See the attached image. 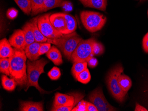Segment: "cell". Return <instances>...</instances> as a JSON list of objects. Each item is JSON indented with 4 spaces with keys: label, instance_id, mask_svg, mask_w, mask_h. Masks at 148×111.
I'll list each match as a JSON object with an SVG mask.
<instances>
[{
    "label": "cell",
    "instance_id": "4",
    "mask_svg": "<svg viewBox=\"0 0 148 111\" xmlns=\"http://www.w3.org/2000/svg\"><path fill=\"white\" fill-rule=\"evenodd\" d=\"M124 69L121 65H118L110 72L106 78V83L110 92L112 96L119 102L123 101L127 93L121 88L118 79L123 73Z\"/></svg>",
    "mask_w": 148,
    "mask_h": 111
},
{
    "label": "cell",
    "instance_id": "18",
    "mask_svg": "<svg viewBox=\"0 0 148 111\" xmlns=\"http://www.w3.org/2000/svg\"><path fill=\"white\" fill-rule=\"evenodd\" d=\"M22 30L24 31V35H25L26 46L30 44L35 42L31 21L27 22L23 26V27H22Z\"/></svg>",
    "mask_w": 148,
    "mask_h": 111
},
{
    "label": "cell",
    "instance_id": "43",
    "mask_svg": "<svg viewBox=\"0 0 148 111\" xmlns=\"http://www.w3.org/2000/svg\"></svg>",
    "mask_w": 148,
    "mask_h": 111
},
{
    "label": "cell",
    "instance_id": "8",
    "mask_svg": "<svg viewBox=\"0 0 148 111\" xmlns=\"http://www.w3.org/2000/svg\"><path fill=\"white\" fill-rule=\"evenodd\" d=\"M89 100L96 107L98 111H111L116 110L107 102L101 87L97 88L92 91L89 96Z\"/></svg>",
    "mask_w": 148,
    "mask_h": 111
},
{
    "label": "cell",
    "instance_id": "32",
    "mask_svg": "<svg viewBox=\"0 0 148 111\" xmlns=\"http://www.w3.org/2000/svg\"><path fill=\"white\" fill-rule=\"evenodd\" d=\"M74 106H55L53 105V107L51 109L52 111H71L74 108Z\"/></svg>",
    "mask_w": 148,
    "mask_h": 111
},
{
    "label": "cell",
    "instance_id": "19",
    "mask_svg": "<svg viewBox=\"0 0 148 111\" xmlns=\"http://www.w3.org/2000/svg\"><path fill=\"white\" fill-rule=\"evenodd\" d=\"M66 23V29L64 34L71 33L77 29V23L74 16L68 14H64Z\"/></svg>",
    "mask_w": 148,
    "mask_h": 111
},
{
    "label": "cell",
    "instance_id": "12",
    "mask_svg": "<svg viewBox=\"0 0 148 111\" xmlns=\"http://www.w3.org/2000/svg\"><path fill=\"white\" fill-rule=\"evenodd\" d=\"M43 43L35 42L27 46L25 51L26 55L29 60L34 61L39 59L40 56L39 53V49Z\"/></svg>",
    "mask_w": 148,
    "mask_h": 111
},
{
    "label": "cell",
    "instance_id": "31",
    "mask_svg": "<svg viewBox=\"0 0 148 111\" xmlns=\"http://www.w3.org/2000/svg\"><path fill=\"white\" fill-rule=\"evenodd\" d=\"M51 48V45L50 43H43L41 46L40 47L39 51V54L40 55H41L45 54H46L50 49Z\"/></svg>",
    "mask_w": 148,
    "mask_h": 111
},
{
    "label": "cell",
    "instance_id": "2",
    "mask_svg": "<svg viewBox=\"0 0 148 111\" xmlns=\"http://www.w3.org/2000/svg\"><path fill=\"white\" fill-rule=\"evenodd\" d=\"M49 61L42 58L39 60L32 61L28 60L27 64V73L28 82L26 86L25 91H27L30 87H35L41 94L49 93L39 86L38 83L40 75L45 73L44 68Z\"/></svg>",
    "mask_w": 148,
    "mask_h": 111
},
{
    "label": "cell",
    "instance_id": "24",
    "mask_svg": "<svg viewBox=\"0 0 148 111\" xmlns=\"http://www.w3.org/2000/svg\"><path fill=\"white\" fill-rule=\"evenodd\" d=\"M87 68V63L85 62H76L73 63V67L71 69L72 74L75 78H77L78 75Z\"/></svg>",
    "mask_w": 148,
    "mask_h": 111
},
{
    "label": "cell",
    "instance_id": "9",
    "mask_svg": "<svg viewBox=\"0 0 148 111\" xmlns=\"http://www.w3.org/2000/svg\"><path fill=\"white\" fill-rule=\"evenodd\" d=\"M9 42L12 47L21 50H25L26 45L24 31L22 29L16 30L9 38Z\"/></svg>",
    "mask_w": 148,
    "mask_h": 111
},
{
    "label": "cell",
    "instance_id": "40",
    "mask_svg": "<svg viewBox=\"0 0 148 111\" xmlns=\"http://www.w3.org/2000/svg\"><path fill=\"white\" fill-rule=\"evenodd\" d=\"M86 1V0H82V1H81V2H82V1Z\"/></svg>",
    "mask_w": 148,
    "mask_h": 111
},
{
    "label": "cell",
    "instance_id": "17",
    "mask_svg": "<svg viewBox=\"0 0 148 111\" xmlns=\"http://www.w3.org/2000/svg\"><path fill=\"white\" fill-rule=\"evenodd\" d=\"M107 0H86L81 3L85 7L94 8L102 11H105Z\"/></svg>",
    "mask_w": 148,
    "mask_h": 111
},
{
    "label": "cell",
    "instance_id": "33",
    "mask_svg": "<svg viewBox=\"0 0 148 111\" xmlns=\"http://www.w3.org/2000/svg\"><path fill=\"white\" fill-rule=\"evenodd\" d=\"M18 15V11L14 8H10L7 12V17L11 20L15 19Z\"/></svg>",
    "mask_w": 148,
    "mask_h": 111
},
{
    "label": "cell",
    "instance_id": "25",
    "mask_svg": "<svg viewBox=\"0 0 148 111\" xmlns=\"http://www.w3.org/2000/svg\"><path fill=\"white\" fill-rule=\"evenodd\" d=\"M0 71L1 73L10 76V63L9 58H1Z\"/></svg>",
    "mask_w": 148,
    "mask_h": 111
},
{
    "label": "cell",
    "instance_id": "42",
    "mask_svg": "<svg viewBox=\"0 0 148 111\" xmlns=\"http://www.w3.org/2000/svg\"><path fill=\"white\" fill-rule=\"evenodd\" d=\"M79 1H82V0H79Z\"/></svg>",
    "mask_w": 148,
    "mask_h": 111
},
{
    "label": "cell",
    "instance_id": "5",
    "mask_svg": "<svg viewBox=\"0 0 148 111\" xmlns=\"http://www.w3.org/2000/svg\"><path fill=\"white\" fill-rule=\"evenodd\" d=\"M80 18L84 27L91 33L100 30L106 22V17L103 14L90 11L81 12Z\"/></svg>",
    "mask_w": 148,
    "mask_h": 111
},
{
    "label": "cell",
    "instance_id": "30",
    "mask_svg": "<svg viewBox=\"0 0 148 111\" xmlns=\"http://www.w3.org/2000/svg\"><path fill=\"white\" fill-rule=\"evenodd\" d=\"M87 102L82 100L78 103L75 107L73 108L72 111H87L86 108Z\"/></svg>",
    "mask_w": 148,
    "mask_h": 111
},
{
    "label": "cell",
    "instance_id": "22",
    "mask_svg": "<svg viewBox=\"0 0 148 111\" xmlns=\"http://www.w3.org/2000/svg\"><path fill=\"white\" fill-rule=\"evenodd\" d=\"M118 82L121 88L125 92L127 93L132 86V81L130 78L124 74L120 75Z\"/></svg>",
    "mask_w": 148,
    "mask_h": 111
},
{
    "label": "cell",
    "instance_id": "35",
    "mask_svg": "<svg viewBox=\"0 0 148 111\" xmlns=\"http://www.w3.org/2000/svg\"><path fill=\"white\" fill-rule=\"evenodd\" d=\"M86 62H87V65L91 68L95 67L98 64V60L96 58H94V57L90 58Z\"/></svg>",
    "mask_w": 148,
    "mask_h": 111
},
{
    "label": "cell",
    "instance_id": "28",
    "mask_svg": "<svg viewBox=\"0 0 148 111\" xmlns=\"http://www.w3.org/2000/svg\"><path fill=\"white\" fill-rule=\"evenodd\" d=\"M61 72L59 68L53 67L48 74V76L51 80H57L61 76Z\"/></svg>",
    "mask_w": 148,
    "mask_h": 111
},
{
    "label": "cell",
    "instance_id": "39",
    "mask_svg": "<svg viewBox=\"0 0 148 111\" xmlns=\"http://www.w3.org/2000/svg\"><path fill=\"white\" fill-rule=\"evenodd\" d=\"M144 38H145V39H148V32H147V33L145 35L144 37Z\"/></svg>",
    "mask_w": 148,
    "mask_h": 111
},
{
    "label": "cell",
    "instance_id": "20",
    "mask_svg": "<svg viewBox=\"0 0 148 111\" xmlns=\"http://www.w3.org/2000/svg\"><path fill=\"white\" fill-rule=\"evenodd\" d=\"M1 84L3 88L8 91L14 90L17 86V83L14 79L12 78H9L5 74L1 76Z\"/></svg>",
    "mask_w": 148,
    "mask_h": 111
},
{
    "label": "cell",
    "instance_id": "14",
    "mask_svg": "<svg viewBox=\"0 0 148 111\" xmlns=\"http://www.w3.org/2000/svg\"><path fill=\"white\" fill-rule=\"evenodd\" d=\"M47 57L56 65L59 66L63 63L62 55L60 50L55 46H52L46 53Z\"/></svg>",
    "mask_w": 148,
    "mask_h": 111
},
{
    "label": "cell",
    "instance_id": "36",
    "mask_svg": "<svg viewBox=\"0 0 148 111\" xmlns=\"http://www.w3.org/2000/svg\"><path fill=\"white\" fill-rule=\"evenodd\" d=\"M86 108H87V111H98L96 107L91 102H87Z\"/></svg>",
    "mask_w": 148,
    "mask_h": 111
},
{
    "label": "cell",
    "instance_id": "13",
    "mask_svg": "<svg viewBox=\"0 0 148 111\" xmlns=\"http://www.w3.org/2000/svg\"><path fill=\"white\" fill-rule=\"evenodd\" d=\"M19 110L21 111H43V103L21 101Z\"/></svg>",
    "mask_w": 148,
    "mask_h": 111
},
{
    "label": "cell",
    "instance_id": "1",
    "mask_svg": "<svg viewBox=\"0 0 148 111\" xmlns=\"http://www.w3.org/2000/svg\"><path fill=\"white\" fill-rule=\"evenodd\" d=\"M26 55L25 50L13 48L12 55L9 58L10 63V77L14 79L17 86H26L28 79L26 72Z\"/></svg>",
    "mask_w": 148,
    "mask_h": 111
},
{
    "label": "cell",
    "instance_id": "37",
    "mask_svg": "<svg viewBox=\"0 0 148 111\" xmlns=\"http://www.w3.org/2000/svg\"><path fill=\"white\" fill-rule=\"evenodd\" d=\"M143 48L146 53H148V39L144 38L143 41Z\"/></svg>",
    "mask_w": 148,
    "mask_h": 111
},
{
    "label": "cell",
    "instance_id": "15",
    "mask_svg": "<svg viewBox=\"0 0 148 111\" xmlns=\"http://www.w3.org/2000/svg\"><path fill=\"white\" fill-rule=\"evenodd\" d=\"M13 49L9 40L6 38L0 41V57L1 58H9L12 55Z\"/></svg>",
    "mask_w": 148,
    "mask_h": 111
},
{
    "label": "cell",
    "instance_id": "11",
    "mask_svg": "<svg viewBox=\"0 0 148 111\" xmlns=\"http://www.w3.org/2000/svg\"><path fill=\"white\" fill-rule=\"evenodd\" d=\"M76 103L77 101L73 96L57 93L55 94L53 105L71 106H75Z\"/></svg>",
    "mask_w": 148,
    "mask_h": 111
},
{
    "label": "cell",
    "instance_id": "6",
    "mask_svg": "<svg viewBox=\"0 0 148 111\" xmlns=\"http://www.w3.org/2000/svg\"><path fill=\"white\" fill-rule=\"evenodd\" d=\"M95 42V39L93 38L81 40L71 57L72 63L87 62L93 57V45Z\"/></svg>",
    "mask_w": 148,
    "mask_h": 111
},
{
    "label": "cell",
    "instance_id": "41",
    "mask_svg": "<svg viewBox=\"0 0 148 111\" xmlns=\"http://www.w3.org/2000/svg\"><path fill=\"white\" fill-rule=\"evenodd\" d=\"M143 1H146V0H142Z\"/></svg>",
    "mask_w": 148,
    "mask_h": 111
},
{
    "label": "cell",
    "instance_id": "26",
    "mask_svg": "<svg viewBox=\"0 0 148 111\" xmlns=\"http://www.w3.org/2000/svg\"><path fill=\"white\" fill-rule=\"evenodd\" d=\"M32 5V15L37 14L40 13V11L43 8L45 0H31Z\"/></svg>",
    "mask_w": 148,
    "mask_h": 111
},
{
    "label": "cell",
    "instance_id": "23",
    "mask_svg": "<svg viewBox=\"0 0 148 111\" xmlns=\"http://www.w3.org/2000/svg\"><path fill=\"white\" fill-rule=\"evenodd\" d=\"M15 2L21 9V10L26 14L29 15L32 11V5L31 0H14Z\"/></svg>",
    "mask_w": 148,
    "mask_h": 111
},
{
    "label": "cell",
    "instance_id": "7",
    "mask_svg": "<svg viewBox=\"0 0 148 111\" xmlns=\"http://www.w3.org/2000/svg\"><path fill=\"white\" fill-rule=\"evenodd\" d=\"M50 14H47L39 16L37 22L38 28L42 34L48 39H57L63 34L52 25L50 20Z\"/></svg>",
    "mask_w": 148,
    "mask_h": 111
},
{
    "label": "cell",
    "instance_id": "44",
    "mask_svg": "<svg viewBox=\"0 0 148 111\" xmlns=\"http://www.w3.org/2000/svg\"><path fill=\"white\" fill-rule=\"evenodd\" d=\"M140 1H141V0H140Z\"/></svg>",
    "mask_w": 148,
    "mask_h": 111
},
{
    "label": "cell",
    "instance_id": "27",
    "mask_svg": "<svg viewBox=\"0 0 148 111\" xmlns=\"http://www.w3.org/2000/svg\"><path fill=\"white\" fill-rule=\"evenodd\" d=\"M77 81L83 84L88 83L91 79V75L88 68L81 72L77 76Z\"/></svg>",
    "mask_w": 148,
    "mask_h": 111
},
{
    "label": "cell",
    "instance_id": "38",
    "mask_svg": "<svg viewBox=\"0 0 148 111\" xmlns=\"http://www.w3.org/2000/svg\"><path fill=\"white\" fill-rule=\"evenodd\" d=\"M135 111H147V109L144 107L138 104L137 103L136 104V108H135Z\"/></svg>",
    "mask_w": 148,
    "mask_h": 111
},
{
    "label": "cell",
    "instance_id": "3",
    "mask_svg": "<svg viewBox=\"0 0 148 111\" xmlns=\"http://www.w3.org/2000/svg\"><path fill=\"white\" fill-rule=\"evenodd\" d=\"M82 40V38L74 31L71 33L63 34L62 36L57 39H48L47 42L58 47L65 57L68 60H70L72 53Z\"/></svg>",
    "mask_w": 148,
    "mask_h": 111
},
{
    "label": "cell",
    "instance_id": "16",
    "mask_svg": "<svg viewBox=\"0 0 148 111\" xmlns=\"http://www.w3.org/2000/svg\"><path fill=\"white\" fill-rule=\"evenodd\" d=\"M39 17V16H36L31 20L32 27L33 30L35 42H38V43H45L47 42L48 39L42 34L38 28L37 22H38Z\"/></svg>",
    "mask_w": 148,
    "mask_h": 111
},
{
    "label": "cell",
    "instance_id": "29",
    "mask_svg": "<svg viewBox=\"0 0 148 111\" xmlns=\"http://www.w3.org/2000/svg\"><path fill=\"white\" fill-rule=\"evenodd\" d=\"M104 51V48L101 43L96 42L93 45V53L94 55H99L103 54Z\"/></svg>",
    "mask_w": 148,
    "mask_h": 111
},
{
    "label": "cell",
    "instance_id": "34",
    "mask_svg": "<svg viewBox=\"0 0 148 111\" xmlns=\"http://www.w3.org/2000/svg\"><path fill=\"white\" fill-rule=\"evenodd\" d=\"M61 7L65 11L71 12L73 10V5L72 3L69 1L64 0L62 3Z\"/></svg>",
    "mask_w": 148,
    "mask_h": 111
},
{
    "label": "cell",
    "instance_id": "10",
    "mask_svg": "<svg viewBox=\"0 0 148 111\" xmlns=\"http://www.w3.org/2000/svg\"><path fill=\"white\" fill-rule=\"evenodd\" d=\"M50 20L56 30L64 34L66 29V23L64 13H56L50 16Z\"/></svg>",
    "mask_w": 148,
    "mask_h": 111
},
{
    "label": "cell",
    "instance_id": "21",
    "mask_svg": "<svg viewBox=\"0 0 148 111\" xmlns=\"http://www.w3.org/2000/svg\"><path fill=\"white\" fill-rule=\"evenodd\" d=\"M64 1V0H45L44 6L40 10V13L47 11L54 8L61 7Z\"/></svg>",
    "mask_w": 148,
    "mask_h": 111
}]
</instances>
